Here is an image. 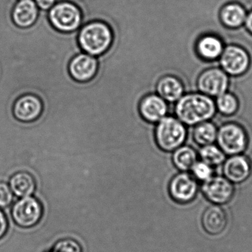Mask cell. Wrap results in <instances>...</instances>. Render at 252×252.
<instances>
[{"instance_id": "cell-1", "label": "cell", "mask_w": 252, "mask_h": 252, "mask_svg": "<svg viewBox=\"0 0 252 252\" xmlns=\"http://www.w3.org/2000/svg\"><path fill=\"white\" fill-rule=\"evenodd\" d=\"M216 108L210 98L200 93H188L175 106L178 119L187 125H195L207 121L214 115Z\"/></svg>"}, {"instance_id": "cell-2", "label": "cell", "mask_w": 252, "mask_h": 252, "mask_svg": "<svg viewBox=\"0 0 252 252\" xmlns=\"http://www.w3.org/2000/svg\"><path fill=\"white\" fill-rule=\"evenodd\" d=\"M78 41L83 52L98 57L112 45L113 33L106 22L92 21L80 28Z\"/></svg>"}, {"instance_id": "cell-3", "label": "cell", "mask_w": 252, "mask_h": 252, "mask_svg": "<svg viewBox=\"0 0 252 252\" xmlns=\"http://www.w3.org/2000/svg\"><path fill=\"white\" fill-rule=\"evenodd\" d=\"M47 13L53 28L60 32L72 33L83 25L82 11L73 1L62 0L56 2Z\"/></svg>"}, {"instance_id": "cell-4", "label": "cell", "mask_w": 252, "mask_h": 252, "mask_svg": "<svg viewBox=\"0 0 252 252\" xmlns=\"http://www.w3.org/2000/svg\"><path fill=\"white\" fill-rule=\"evenodd\" d=\"M187 137V130L182 121L169 115L156 126L155 139L158 147L164 152H173L180 147Z\"/></svg>"}, {"instance_id": "cell-5", "label": "cell", "mask_w": 252, "mask_h": 252, "mask_svg": "<svg viewBox=\"0 0 252 252\" xmlns=\"http://www.w3.org/2000/svg\"><path fill=\"white\" fill-rule=\"evenodd\" d=\"M11 215L15 223L20 227H33L42 217V205L33 197L22 198L13 206Z\"/></svg>"}, {"instance_id": "cell-6", "label": "cell", "mask_w": 252, "mask_h": 252, "mask_svg": "<svg viewBox=\"0 0 252 252\" xmlns=\"http://www.w3.org/2000/svg\"><path fill=\"white\" fill-rule=\"evenodd\" d=\"M218 142L221 150L229 155H239L248 146V139L244 129L234 124L220 129Z\"/></svg>"}, {"instance_id": "cell-7", "label": "cell", "mask_w": 252, "mask_h": 252, "mask_svg": "<svg viewBox=\"0 0 252 252\" xmlns=\"http://www.w3.org/2000/svg\"><path fill=\"white\" fill-rule=\"evenodd\" d=\"M203 193L213 205L228 204L233 198L235 187L233 183L225 177L213 176L203 183Z\"/></svg>"}, {"instance_id": "cell-8", "label": "cell", "mask_w": 252, "mask_h": 252, "mask_svg": "<svg viewBox=\"0 0 252 252\" xmlns=\"http://www.w3.org/2000/svg\"><path fill=\"white\" fill-rule=\"evenodd\" d=\"M169 190L174 201L180 204H187L193 201L196 197L198 183L193 176L184 172L172 179Z\"/></svg>"}, {"instance_id": "cell-9", "label": "cell", "mask_w": 252, "mask_h": 252, "mask_svg": "<svg viewBox=\"0 0 252 252\" xmlns=\"http://www.w3.org/2000/svg\"><path fill=\"white\" fill-rule=\"evenodd\" d=\"M220 64L228 73L242 75L250 66V56L244 49L236 45H229L222 54Z\"/></svg>"}, {"instance_id": "cell-10", "label": "cell", "mask_w": 252, "mask_h": 252, "mask_svg": "<svg viewBox=\"0 0 252 252\" xmlns=\"http://www.w3.org/2000/svg\"><path fill=\"white\" fill-rule=\"evenodd\" d=\"M227 75L221 70L214 68L201 73L197 81V86L202 93L210 96H220L228 87Z\"/></svg>"}, {"instance_id": "cell-11", "label": "cell", "mask_w": 252, "mask_h": 252, "mask_svg": "<svg viewBox=\"0 0 252 252\" xmlns=\"http://www.w3.org/2000/svg\"><path fill=\"white\" fill-rule=\"evenodd\" d=\"M98 68L97 57L85 53H79L69 62V71L75 81L86 82L95 75Z\"/></svg>"}, {"instance_id": "cell-12", "label": "cell", "mask_w": 252, "mask_h": 252, "mask_svg": "<svg viewBox=\"0 0 252 252\" xmlns=\"http://www.w3.org/2000/svg\"><path fill=\"white\" fill-rule=\"evenodd\" d=\"M43 110L42 102L33 94H25L19 97L13 106V114L18 120L24 122L35 121Z\"/></svg>"}, {"instance_id": "cell-13", "label": "cell", "mask_w": 252, "mask_h": 252, "mask_svg": "<svg viewBox=\"0 0 252 252\" xmlns=\"http://www.w3.org/2000/svg\"><path fill=\"white\" fill-rule=\"evenodd\" d=\"M223 175L232 183H241L251 176L252 163L247 156L232 155L224 161Z\"/></svg>"}, {"instance_id": "cell-14", "label": "cell", "mask_w": 252, "mask_h": 252, "mask_svg": "<svg viewBox=\"0 0 252 252\" xmlns=\"http://www.w3.org/2000/svg\"><path fill=\"white\" fill-rule=\"evenodd\" d=\"M168 105L167 102L157 93L148 95L141 101L139 112L142 118L150 123L157 124L167 115Z\"/></svg>"}, {"instance_id": "cell-15", "label": "cell", "mask_w": 252, "mask_h": 252, "mask_svg": "<svg viewBox=\"0 0 252 252\" xmlns=\"http://www.w3.org/2000/svg\"><path fill=\"white\" fill-rule=\"evenodd\" d=\"M38 13L39 9L34 0H19L12 10V19L19 28H29L36 22Z\"/></svg>"}, {"instance_id": "cell-16", "label": "cell", "mask_w": 252, "mask_h": 252, "mask_svg": "<svg viewBox=\"0 0 252 252\" xmlns=\"http://www.w3.org/2000/svg\"><path fill=\"white\" fill-rule=\"evenodd\" d=\"M201 222L204 230L207 233L211 235H219L225 230L227 226V216L220 206L213 205L205 210Z\"/></svg>"}, {"instance_id": "cell-17", "label": "cell", "mask_w": 252, "mask_h": 252, "mask_svg": "<svg viewBox=\"0 0 252 252\" xmlns=\"http://www.w3.org/2000/svg\"><path fill=\"white\" fill-rule=\"evenodd\" d=\"M183 83L177 77L166 75L157 83V93L170 104L177 102L185 93Z\"/></svg>"}, {"instance_id": "cell-18", "label": "cell", "mask_w": 252, "mask_h": 252, "mask_svg": "<svg viewBox=\"0 0 252 252\" xmlns=\"http://www.w3.org/2000/svg\"><path fill=\"white\" fill-rule=\"evenodd\" d=\"M35 180L33 176L27 172H19L12 176L10 188L13 194L19 198L31 196L35 190Z\"/></svg>"}, {"instance_id": "cell-19", "label": "cell", "mask_w": 252, "mask_h": 252, "mask_svg": "<svg viewBox=\"0 0 252 252\" xmlns=\"http://www.w3.org/2000/svg\"><path fill=\"white\" fill-rule=\"evenodd\" d=\"M198 56L204 59H213L219 57L223 50V44L217 37L206 36L201 37L195 44Z\"/></svg>"}, {"instance_id": "cell-20", "label": "cell", "mask_w": 252, "mask_h": 252, "mask_svg": "<svg viewBox=\"0 0 252 252\" xmlns=\"http://www.w3.org/2000/svg\"><path fill=\"white\" fill-rule=\"evenodd\" d=\"M220 17L225 25L229 28L241 26L247 17L245 8L239 3L229 2L221 9Z\"/></svg>"}, {"instance_id": "cell-21", "label": "cell", "mask_w": 252, "mask_h": 252, "mask_svg": "<svg viewBox=\"0 0 252 252\" xmlns=\"http://www.w3.org/2000/svg\"><path fill=\"white\" fill-rule=\"evenodd\" d=\"M173 162L181 171L187 172L192 170L197 162L196 152L190 146H181L174 150Z\"/></svg>"}, {"instance_id": "cell-22", "label": "cell", "mask_w": 252, "mask_h": 252, "mask_svg": "<svg viewBox=\"0 0 252 252\" xmlns=\"http://www.w3.org/2000/svg\"><path fill=\"white\" fill-rule=\"evenodd\" d=\"M193 136L195 142L199 145L212 144L216 139V127L211 123H202L195 127Z\"/></svg>"}, {"instance_id": "cell-23", "label": "cell", "mask_w": 252, "mask_h": 252, "mask_svg": "<svg viewBox=\"0 0 252 252\" xmlns=\"http://www.w3.org/2000/svg\"><path fill=\"white\" fill-rule=\"evenodd\" d=\"M200 156L203 162L210 165V167H216L223 164L226 161L224 152L219 149L214 145L204 146L200 150Z\"/></svg>"}, {"instance_id": "cell-24", "label": "cell", "mask_w": 252, "mask_h": 252, "mask_svg": "<svg viewBox=\"0 0 252 252\" xmlns=\"http://www.w3.org/2000/svg\"><path fill=\"white\" fill-rule=\"evenodd\" d=\"M217 104L220 112L226 115H232L238 108V99L230 93H223L219 96Z\"/></svg>"}, {"instance_id": "cell-25", "label": "cell", "mask_w": 252, "mask_h": 252, "mask_svg": "<svg viewBox=\"0 0 252 252\" xmlns=\"http://www.w3.org/2000/svg\"><path fill=\"white\" fill-rule=\"evenodd\" d=\"M192 174L196 180L206 181V180L213 177V167H210L206 163L196 162L192 168Z\"/></svg>"}, {"instance_id": "cell-26", "label": "cell", "mask_w": 252, "mask_h": 252, "mask_svg": "<svg viewBox=\"0 0 252 252\" xmlns=\"http://www.w3.org/2000/svg\"><path fill=\"white\" fill-rule=\"evenodd\" d=\"M52 252H82V248L76 241L68 238L59 241Z\"/></svg>"}, {"instance_id": "cell-27", "label": "cell", "mask_w": 252, "mask_h": 252, "mask_svg": "<svg viewBox=\"0 0 252 252\" xmlns=\"http://www.w3.org/2000/svg\"><path fill=\"white\" fill-rule=\"evenodd\" d=\"M13 194L9 185L0 182V208H5L12 203Z\"/></svg>"}, {"instance_id": "cell-28", "label": "cell", "mask_w": 252, "mask_h": 252, "mask_svg": "<svg viewBox=\"0 0 252 252\" xmlns=\"http://www.w3.org/2000/svg\"><path fill=\"white\" fill-rule=\"evenodd\" d=\"M39 10L48 11L56 2L57 0H34Z\"/></svg>"}, {"instance_id": "cell-29", "label": "cell", "mask_w": 252, "mask_h": 252, "mask_svg": "<svg viewBox=\"0 0 252 252\" xmlns=\"http://www.w3.org/2000/svg\"><path fill=\"white\" fill-rule=\"evenodd\" d=\"M8 229V222L4 213L0 210V239L6 235Z\"/></svg>"}, {"instance_id": "cell-30", "label": "cell", "mask_w": 252, "mask_h": 252, "mask_svg": "<svg viewBox=\"0 0 252 252\" xmlns=\"http://www.w3.org/2000/svg\"><path fill=\"white\" fill-rule=\"evenodd\" d=\"M247 27L249 31L252 34V11L249 15L247 19Z\"/></svg>"}, {"instance_id": "cell-31", "label": "cell", "mask_w": 252, "mask_h": 252, "mask_svg": "<svg viewBox=\"0 0 252 252\" xmlns=\"http://www.w3.org/2000/svg\"><path fill=\"white\" fill-rule=\"evenodd\" d=\"M18 1H19V0H18Z\"/></svg>"}]
</instances>
